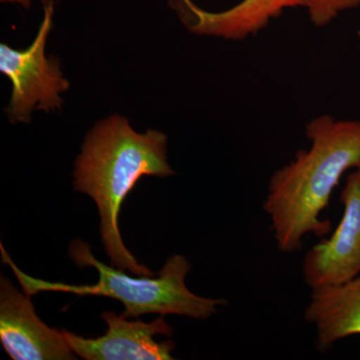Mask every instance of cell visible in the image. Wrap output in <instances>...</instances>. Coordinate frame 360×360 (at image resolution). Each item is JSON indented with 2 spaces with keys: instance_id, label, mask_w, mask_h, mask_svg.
Here are the masks:
<instances>
[{
  "instance_id": "obj_5",
  "label": "cell",
  "mask_w": 360,
  "mask_h": 360,
  "mask_svg": "<svg viewBox=\"0 0 360 360\" xmlns=\"http://www.w3.org/2000/svg\"><path fill=\"white\" fill-rule=\"evenodd\" d=\"M340 201L345 210L335 232L303 259V277L311 290L340 285L360 274V169L347 175Z\"/></svg>"
},
{
  "instance_id": "obj_1",
  "label": "cell",
  "mask_w": 360,
  "mask_h": 360,
  "mask_svg": "<svg viewBox=\"0 0 360 360\" xmlns=\"http://www.w3.org/2000/svg\"><path fill=\"white\" fill-rule=\"evenodd\" d=\"M309 149L270 177L264 210L277 248L296 253L309 234L326 236L331 224L322 219L331 194L348 170L360 169V120L323 115L305 129Z\"/></svg>"
},
{
  "instance_id": "obj_9",
  "label": "cell",
  "mask_w": 360,
  "mask_h": 360,
  "mask_svg": "<svg viewBox=\"0 0 360 360\" xmlns=\"http://www.w3.org/2000/svg\"><path fill=\"white\" fill-rule=\"evenodd\" d=\"M304 319L315 329L319 352H328L343 338L360 335V274L340 285L311 290Z\"/></svg>"
},
{
  "instance_id": "obj_2",
  "label": "cell",
  "mask_w": 360,
  "mask_h": 360,
  "mask_svg": "<svg viewBox=\"0 0 360 360\" xmlns=\"http://www.w3.org/2000/svg\"><path fill=\"white\" fill-rule=\"evenodd\" d=\"M167 135L148 129L139 134L127 118L113 115L96 123L75 160L73 186L96 201L101 241L111 265L137 276H155L123 243L118 227L120 207L143 175L167 177L175 172L167 158Z\"/></svg>"
},
{
  "instance_id": "obj_8",
  "label": "cell",
  "mask_w": 360,
  "mask_h": 360,
  "mask_svg": "<svg viewBox=\"0 0 360 360\" xmlns=\"http://www.w3.org/2000/svg\"><path fill=\"white\" fill-rule=\"evenodd\" d=\"M305 6V0H243L221 11H203L191 0H174V7L189 32L225 39H245L257 34L286 8Z\"/></svg>"
},
{
  "instance_id": "obj_3",
  "label": "cell",
  "mask_w": 360,
  "mask_h": 360,
  "mask_svg": "<svg viewBox=\"0 0 360 360\" xmlns=\"http://www.w3.org/2000/svg\"><path fill=\"white\" fill-rule=\"evenodd\" d=\"M4 264L11 267L26 295L32 296L44 291H63L77 295L106 296L124 305V319H137L143 314H175L194 319H206L226 305L225 300H213L194 295L186 288V277L191 264L184 255H174L168 258L158 276L134 277L124 270L108 266L97 260L90 246L82 240H73L68 251L71 259L79 269L94 267L98 271V281L92 285H70L49 283L34 278L21 271L8 253L0 245Z\"/></svg>"
},
{
  "instance_id": "obj_7",
  "label": "cell",
  "mask_w": 360,
  "mask_h": 360,
  "mask_svg": "<svg viewBox=\"0 0 360 360\" xmlns=\"http://www.w3.org/2000/svg\"><path fill=\"white\" fill-rule=\"evenodd\" d=\"M108 324L105 335L89 340L61 329V335L70 349L86 360H170L174 343L156 342L155 336H172V328L163 315L153 322L127 321L112 311L101 314Z\"/></svg>"
},
{
  "instance_id": "obj_6",
  "label": "cell",
  "mask_w": 360,
  "mask_h": 360,
  "mask_svg": "<svg viewBox=\"0 0 360 360\" xmlns=\"http://www.w3.org/2000/svg\"><path fill=\"white\" fill-rule=\"evenodd\" d=\"M0 342L13 360L77 359L61 331L40 321L30 296L6 276L0 278Z\"/></svg>"
},
{
  "instance_id": "obj_4",
  "label": "cell",
  "mask_w": 360,
  "mask_h": 360,
  "mask_svg": "<svg viewBox=\"0 0 360 360\" xmlns=\"http://www.w3.org/2000/svg\"><path fill=\"white\" fill-rule=\"evenodd\" d=\"M53 1L44 4V18L33 44L25 51L0 44V71L11 79L13 96L6 112L11 122H30L32 110H59L60 94L70 89L58 58H46L45 44L52 26Z\"/></svg>"
},
{
  "instance_id": "obj_10",
  "label": "cell",
  "mask_w": 360,
  "mask_h": 360,
  "mask_svg": "<svg viewBox=\"0 0 360 360\" xmlns=\"http://www.w3.org/2000/svg\"><path fill=\"white\" fill-rule=\"evenodd\" d=\"M360 0H305L310 20L315 25L326 26L338 18L341 11L359 6Z\"/></svg>"
}]
</instances>
